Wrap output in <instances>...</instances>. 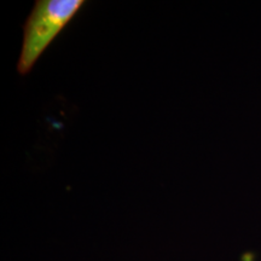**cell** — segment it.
<instances>
[{
    "label": "cell",
    "mask_w": 261,
    "mask_h": 261,
    "mask_svg": "<svg viewBox=\"0 0 261 261\" xmlns=\"http://www.w3.org/2000/svg\"><path fill=\"white\" fill-rule=\"evenodd\" d=\"M85 0H37L23 25V41L17 62L21 76L35 63L57 35L84 8Z\"/></svg>",
    "instance_id": "obj_1"
}]
</instances>
